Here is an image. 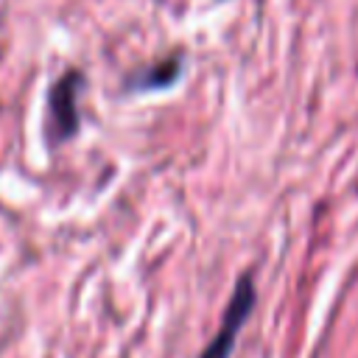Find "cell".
Returning <instances> with one entry per match:
<instances>
[{
    "label": "cell",
    "instance_id": "obj_1",
    "mask_svg": "<svg viewBox=\"0 0 358 358\" xmlns=\"http://www.w3.org/2000/svg\"><path fill=\"white\" fill-rule=\"evenodd\" d=\"M255 282H252V274H243L235 288H232V296L224 308V316H221V324L215 330V336L207 341V347L201 350V358H229L232 350H235V341H238V333L243 330L252 308H255Z\"/></svg>",
    "mask_w": 358,
    "mask_h": 358
},
{
    "label": "cell",
    "instance_id": "obj_2",
    "mask_svg": "<svg viewBox=\"0 0 358 358\" xmlns=\"http://www.w3.org/2000/svg\"><path fill=\"white\" fill-rule=\"evenodd\" d=\"M84 76L78 70H67L53 87H50V95H48V112H50V120H53V131L59 140H70L78 129V87H81Z\"/></svg>",
    "mask_w": 358,
    "mask_h": 358
},
{
    "label": "cell",
    "instance_id": "obj_3",
    "mask_svg": "<svg viewBox=\"0 0 358 358\" xmlns=\"http://www.w3.org/2000/svg\"><path fill=\"white\" fill-rule=\"evenodd\" d=\"M182 73V59L179 56H171V59H159L131 76H126V87L129 90H159V87H168L179 78Z\"/></svg>",
    "mask_w": 358,
    "mask_h": 358
}]
</instances>
